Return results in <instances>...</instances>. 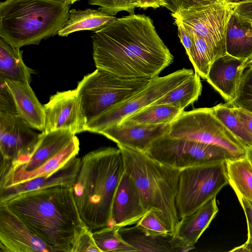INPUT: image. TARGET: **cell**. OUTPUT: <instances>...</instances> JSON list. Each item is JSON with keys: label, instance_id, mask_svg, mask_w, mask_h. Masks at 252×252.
I'll list each match as a JSON object with an SVG mask.
<instances>
[{"label": "cell", "instance_id": "6da1fadb", "mask_svg": "<svg viewBox=\"0 0 252 252\" xmlns=\"http://www.w3.org/2000/svg\"><path fill=\"white\" fill-rule=\"evenodd\" d=\"M92 38L96 68L121 78L152 79L173 62L152 20L144 14L117 18Z\"/></svg>", "mask_w": 252, "mask_h": 252}, {"label": "cell", "instance_id": "7a4b0ae2", "mask_svg": "<svg viewBox=\"0 0 252 252\" xmlns=\"http://www.w3.org/2000/svg\"><path fill=\"white\" fill-rule=\"evenodd\" d=\"M52 252H73L82 220L72 186H56L20 193L0 200Z\"/></svg>", "mask_w": 252, "mask_h": 252}, {"label": "cell", "instance_id": "3957f363", "mask_svg": "<svg viewBox=\"0 0 252 252\" xmlns=\"http://www.w3.org/2000/svg\"><path fill=\"white\" fill-rule=\"evenodd\" d=\"M124 171L119 148H99L81 158L72 188L80 217L91 230L109 225L113 199Z\"/></svg>", "mask_w": 252, "mask_h": 252}, {"label": "cell", "instance_id": "277c9868", "mask_svg": "<svg viewBox=\"0 0 252 252\" xmlns=\"http://www.w3.org/2000/svg\"><path fill=\"white\" fill-rule=\"evenodd\" d=\"M63 0H6L0 3V37L16 48L38 45L58 34L68 18Z\"/></svg>", "mask_w": 252, "mask_h": 252}, {"label": "cell", "instance_id": "5b68a950", "mask_svg": "<svg viewBox=\"0 0 252 252\" xmlns=\"http://www.w3.org/2000/svg\"><path fill=\"white\" fill-rule=\"evenodd\" d=\"M124 170L132 179L147 210L159 215L172 234L180 220L176 205L180 169L164 165L146 153L123 145Z\"/></svg>", "mask_w": 252, "mask_h": 252}, {"label": "cell", "instance_id": "8992f818", "mask_svg": "<svg viewBox=\"0 0 252 252\" xmlns=\"http://www.w3.org/2000/svg\"><path fill=\"white\" fill-rule=\"evenodd\" d=\"M151 80L121 78L99 68L85 75L76 89L87 124L133 96Z\"/></svg>", "mask_w": 252, "mask_h": 252}, {"label": "cell", "instance_id": "52a82bcc", "mask_svg": "<svg viewBox=\"0 0 252 252\" xmlns=\"http://www.w3.org/2000/svg\"><path fill=\"white\" fill-rule=\"evenodd\" d=\"M172 137L221 147L233 159L247 156V148L215 115L213 108L184 111L170 124Z\"/></svg>", "mask_w": 252, "mask_h": 252}, {"label": "cell", "instance_id": "ba28073f", "mask_svg": "<svg viewBox=\"0 0 252 252\" xmlns=\"http://www.w3.org/2000/svg\"><path fill=\"white\" fill-rule=\"evenodd\" d=\"M225 161L213 162L180 170L176 197L180 220L198 209L229 184Z\"/></svg>", "mask_w": 252, "mask_h": 252}, {"label": "cell", "instance_id": "9c48e42d", "mask_svg": "<svg viewBox=\"0 0 252 252\" xmlns=\"http://www.w3.org/2000/svg\"><path fill=\"white\" fill-rule=\"evenodd\" d=\"M234 8V3L226 1L181 10L171 16L174 21L203 38L212 48L216 60L227 54L226 36Z\"/></svg>", "mask_w": 252, "mask_h": 252}, {"label": "cell", "instance_id": "30bf717a", "mask_svg": "<svg viewBox=\"0 0 252 252\" xmlns=\"http://www.w3.org/2000/svg\"><path fill=\"white\" fill-rule=\"evenodd\" d=\"M145 153L164 165L180 170L233 159L221 147L172 137L168 133L155 140Z\"/></svg>", "mask_w": 252, "mask_h": 252}, {"label": "cell", "instance_id": "8fae6325", "mask_svg": "<svg viewBox=\"0 0 252 252\" xmlns=\"http://www.w3.org/2000/svg\"><path fill=\"white\" fill-rule=\"evenodd\" d=\"M194 72L183 68L162 77L151 80L142 90L123 103L88 122L85 131L99 133L105 128L147 107L175 88Z\"/></svg>", "mask_w": 252, "mask_h": 252}, {"label": "cell", "instance_id": "7c38bea8", "mask_svg": "<svg viewBox=\"0 0 252 252\" xmlns=\"http://www.w3.org/2000/svg\"><path fill=\"white\" fill-rule=\"evenodd\" d=\"M18 114L0 112V163L18 165L28 161L38 135Z\"/></svg>", "mask_w": 252, "mask_h": 252}, {"label": "cell", "instance_id": "4fadbf2b", "mask_svg": "<svg viewBox=\"0 0 252 252\" xmlns=\"http://www.w3.org/2000/svg\"><path fill=\"white\" fill-rule=\"evenodd\" d=\"M43 131L69 129L75 134L85 131L87 121L77 89L57 92L44 105Z\"/></svg>", "mask_w": 252, "mask_h": 252}, {"label": "cell", "instance_id": "5bb4252c", "mask_svg": "<svg viewBox=\"0 0 252 252\" xmlns=\"http://www.w3.org/2000/svg\"><path fill=\"white\" fill-rule=\"evenodd\" d=\"M0 252H52L16 215L0 203Z\"/></svg>", "mask_w": 252, "mask_h": 252}, {"label": "cell", "instance_id": "9a60e30c", "mask_svg": "<svg viewBox=\"0 0 252 252\" xmlns=\"http://www.w3.org/2000/svg\"><path fill=\"white\" fill-rule=\"evenodd\" d=\"M147 211L132 179L124 170L113 199L109 226L120 228L135 224Z\"/></svg>", "mask_w": 252, "mask_h": 252}, {"label": "cell", "instance_id": "2e32d148", "mask_svg": "<svg viewBox=\"0 0 252 252\" xmlns=\"http://www.w3.org/2000/svg\"><path fill=\"white\" fill-rule=\"evenodd\" d=\"M170 125H113L100 131L102 134L117 143L146 152L152 143L168 133Z\"/></svg>", "mask_w": 252, "mask_h": 252}, {"label": "cell", "instance_id": "e0dca14e", "mask_svg": "<svg viewBox=\"0 0 252 252\" xmlns=\"http://www.w3.org/2000/svg\"><path fill=\"white\" fill-rule=\"evenodd\" d=\"M75 135L70 130L65 129L42 131L28 161L18 165L0 163V174L31 171L38 168L64 149Z\"/></svg>", "mask_w": 252, "mask_h": 252}, {"label": "cell", "instance_id": "ac0fdd59", "mask_svg": "<svg viewBox=\"0 0 252 252\" xmlns=\"http://www.w3.org/2000/svg\"><path fill=\"white\" fill-rule=\"evenodd\" d=\"M219 209L214 196L193 213L180 220L173 235L180 252L195 248L194 244L208 227Z\"/></svg>", "mask_w": 252, "mask_h": 252}, {"label": "cell", "instance_id": "d6986e66", "mask_svg": "<svg viewBox=\"0 0 252 252\" xmlns=\"http://www.w3.org/2000/svg\"><path fill=\"white\" fill-rule=\"evenodd\" d=\"M246 68L245 61L227 54L212 63L206 80L227 102H231Z\"/></svg>", "mask_w": 252, "mask_h": 252}, {"label": "cell", "instance_id": "ffe728a7", "mask_svg": "<svg viewBox=\"0 0 252 252\" xmlns=\"http://www.w3.org/2000/svg\"><path fill=\"white\" fill-rule=\"evenodd\" d=\"M80 164L81 158L75 157L49 175L0 188V200L20 193L56 186H73Z\"/></svg>", "mask_w": 252, "mask_h": 252}, {"label": "cell", "instance_id": "44dd1931", "mask_svg": "<svg viewBox=\"0 0 252 252\" xmlns=\"http://www.w3.org/2000/svg\"><path fill=\"white\" fill-rule=\"evenodd\" d=\"M3 81L12 96L18 114L32 128L43 131L45 118L44 107L30 85L15 81Z\"/></svg>", "mask_w": 252, "mask_h": 252}, {"label": "cell", "instance_id": "7402d4cb", "mask_svg": "<svg viewBox=\"0 0 252 252\" xmlns=\"http://www.w3.org/2000/svg\"><path fill=\"white\" fill-rule=\"evenodd\" d=\"M79 149V141L75 135L64 149L38 168L31 171L8 172L0 174V188L49 175L76 157Z\"/></svg>", "mask_w": 252, "mask_h": 252}, {"label": "cell", "instance_id": "603a6c76", "mask_svg": "<svg viewBox=\"0 0 252 252\" xmlns=\"http://www.w3.org/2000/svg\"><path fill=\"white\" fill-rule=\"evenodd\" d=\"M119 232L123 239L137 252H178L172 234L152 233L136 224L120 228Z\"/></svg>", "mask_w": 252, "mask_h": 252}, {"label": "cell", "instance_id": "cb8c5ba5", "mask_svg": "<svg viewBox=\"0 0 252 252\" xmlns=\"http://www.w3.org/2000/svg\"><path fill=\"white\" fill-rule=\"evenodd\" d=\"M226 53L247 63L252 58V24L236 12L232 15L226 36Z\"/></svg>", "mask_w": 252, "mask_h": 252}, {"label": "cell", "instance_id": "d4e9b609", "mask_svg": "<svg viewBox=\"0 0 252 252\" xmlns=\"http://www.w3.org/2000/svg\"><path fill=\"white\" fill-rule=\"evenodd\" d=\"M117 18L97 9L85 10L72 9L69 11L68 18L58 34L67 36L69 34L81 31L96 32L103 28Z\"/></svg>", "mask_w": 252, "mask_h": 252}, {"label": "cell", "instance_id": "484cf974", "mask_svg": "<svg viewBox=\"0 0 252 252\" xmlns=\"http://www.w3.org/2000/svg\"><path fill=\"white\" fill-rule=\"evenodd\" d=\"M23 51L0 37V80L30 84L32 70L23 60Z\"/></svg>", "mask_w": 252, "mask_h": 252}, {"label": "cell", "instance_id": "4316f807", "mask_svg": "<svg viewBox=\"0 0 252 252\" xmlns=\"http://www.w3.org/2000/svg\"><path fill=\"white\" fill-rule=\"evenodd\" d=\"M184 111L170 104L150 105L122 120L120 125H170Z\"/></svg>", "mask_w": 252, "mask_h": 252}, {"label": "cell", "instance_id": "83f0119b", "mask_svg": "<svg viewBox=\"0 0 252 252\" xmlns=\"http://www.w3.org/2000/svg\"><path fill=\"white\" fill-rule=\"evenodd\" d=\"M202 88L200 77L196 72H195L192 75L151 105L170 104L184 111L186 107L198 99L201 94Z\"/></svg>", "mask_w": 252, "mask_h": 252}, {"label": "cell", "instance_id": "f1b7e54d", "mask_svg": "<svg viewBox=\"0 0 252 252\" xmlns=\"http://www.w3.org/2000/svg\"><path fill=\"white\" fill-rule=\"evenodd\" d=\"M225 162L229 184L235 193L252 200V164L249 158L246 156Z\"/></svg>", "mask_w": 252, "mask_h": 252}, {"label": "cell", "instance_id": "f546056e", "mask_svg": "<svg viewBox=\"0 0 252 252\" xmlns=\"http://www.w3.org/2000/svg\"><path fill=\"white\" fill-rule=\"evenodd\" d=\"M212 108L216 117L246 148H252V135L236 115L231 103H220Z\"/></svg>", "mask_w": 252, "mask_h": 252}, {"label": "cell", "instance_id": "4dcf8cb0", "mask_svg": "<svg viewBox=\"0 0 252 252\" xmlns=\"http://www.w3.org/2000/svg\"><path fill=\"white\" fill-rule=\"evenodd\" d=\"M190 32L193 37V46L188 55L195 72L206 80L211 65L215 60L214 52L203 38Z\"/></svg>", "mask_w": 252, "mask_h": 252}, {"label": "cell", "instance_id": "1f68e13d", "mask_svg": "<svg viewBox=\"0 0 252 252\" xmlns=\"http://www.w3.org/2000/svg\"><path fill=\"white\" fill-rule=\"evenodd\" d=\"M120 228L107 226L93 233L101 252H136V250L126 242L120 235Z\"/></svg>", "mask_w": 252, "mask_h": 252}, {"label": "cell", "instance_id": "d6a6232c", "mask_svg": "<svg viewBox=\"0 0 252 252\" xmlns=\"http://www.w3.org/2000/svg\"><path fill=\"white\" fill-rule=\"evenodd\" d=\"M234 107L242 108L252 113V63L245 69L235 99L229 102Z\"/></svg>", "mask_w": 252, "mask_h": 252}, {"label": "cell", "instance_id": "836d02e7", "mask_svg": "<svg viewBox=\"0 0 252 252\" xmlns=\"http://www.w3.org/2000/svg\"><path fill=\"white\" fill-rule=\"evenodd\" d=\"M91 5L99 6V9L112 16H115L122 11L128 12L130 14H134L136 7L139 5V0H89Z\"/></svg>", "mask_w": 252, "mask_h": 252}, {"label": "cell", "instance_id": "e575fe53", "mask_svg": "<svg viewBox=\"0 0 252 252\" xmlns=\"http://www.w3.org/2000/svg\"><path fill=\"white\" fill-rule=\"evenodd\" d=\"M149 232L160 234H172L158 213L150 209L135 224Z\"/></svg>", "mask_w": 252, "mask_h": 252}, {"label": "cell", "instance_id": "d590c367", "mask_svg": "<svg viewBox=\"0 0 252 252\" xmlns=\"http://www.w3.org/2000/svg\"><path fill=\"white\" fill-rule=\"evenodd\" d=\"M163 6L168 9L171 14L193 7L216 3H222L227 0H161Z\"/></svg>", "mask_w": 252, "mask_h": 252}, {"label": "cell", "instance_id": "8d00e7d4", "mask_svg": "<svg viewBox=\"0 0 252 252\" xmlns=\"http://www.w3.org/2000/svg\"><path fill=\"white\" fill-rule=\"evenodd\" d=\"M92 230L87 227L81 233L73 252H101L93 237Z\"/></svg>", "mask_w": 252, "mask_h": 252}, {"label": "cell", "instance_id": "74e56055", "mask_svg": "<svg viewBox=\"0 0 252 252\" xmlns=\"http://www.w3.org/2000/svg\"><path fill=\"white\" fill-rule=\"evenodd\" d=\"M0 112L18 114L12 95L8 91L5 82L0 80Z\"/></svg>", "mask_w": 252, "mask_h": 252}, {"label": "cell", "instance_id": "f35d334b", "mask_svg": "<svg viewBox=\"0 0 252 252\" xmlns=\"http://www.w3.org/2000/svg\"><path fill=\"white\" fill-rule=\"evenodd\" d=\"M174 23L177 27L178 37L188 55L193 46L192 33L182 23L174 21Z\"/></svg>", "mask_w": 252, "mask_h": 252}, {"label": "cell", "instance_id": "ab89813d", "mask_svg": "<svg viewBox=\"0 0 252 252\" xmlns=\"http://www.w3.org/2000/svg\"><path fill=\"white\" fill-rule=\"evenodd\" d=\"M238 200L246 215L248 228L247 239L252 238V200L236 193Z\"/></svg>", "mask_w": 252, "mask_h": 252}, {"label": "cell", "instance_id": "60d3db41", "mask_svg": "<svg viewBox=\"0 0 252 252\" xmlns=\"http://www.w3.org/2000/svg\"><path fill=\"white\" fill-rule=\"evenodd\" d=\"M235 3L234 11L245 20L252 22V0H246Z\"/></svg>", "mask_w": 252, "mask_h": 252}, {"label": "cell", "instance_id": "b9f144b4", "mask_svg": "<svg viewBox=\"0 0 252 252\" xmlns=\"http://www.w3.org/2000/svg\"><path fill=\"white\" fill-rule=\"evenodd\" d=\"M233 109L236 115L252 135V113L240 108L233 107Z\"/></svg>", "mask_w": 252, "mask_h": 252}, {"label": "cell", "instance_id": "7bdbcfd3", "mask_svg": "<svg viewBox=\"0 0 252 252\" xmlns=\"http://www.w3.org/2000/svg\"><path fill=\"white\" fill-rule=\"evenodd\" d=\"M139 5L138 7L146 9L149 7L157 8L163 6L161 0H139Z\"/></svg>", "mask_w": 252, "mask_h": 252}, {"label": "cell", "instance_id": "ee69618b", "mask_svg": "<svg viewBox=\"0 0 252 252\" xmlns=\"http://www.w3.org/2000/svg\"><path fill=\"white\" fill-rule=\"evenodd\" d=\"M230 252H249V251L244 243L241 246L234 248L233 249L230 250Z\"/></svg>", "mask_w": 252, "mask_h": 252}, {"label": "cell", "instance_id": "f6af8a7d", "mask_svg": "<svg viewBox=\"0 0 252 252\" xmlns=\"http://www.w3.org/2000/svg\"><path fill=\"white\" fill-rule=\"evenodd\" d=\"M245 244L249 252H252V238L247 239Z\"/></svg>", "mask_w": 252, "mask_h": 252}, {"label": "cell", "instance_id": "bcb514c9", "mask_svg": "<svg viewBox=\"0 0 252 252\" xmlns=\"http://www.w3.org/2000/svg\"><path fill=\"white\" fill-rule=\"evenodd\" d=\"M247 156L252 164V148L247 149Z\"/></svg>", "mask_w": 252, "mask_h": 252}, {"label": "cell", "instance_id": "7dc6e473", "mask_svg": "<svg viewBox=\"0 0 252 252\" xmlns=\"http://www.w3.org/2000/svg\"><path fill=\"white\" fill-rule=\"evenodd\" d=\"M63 0L70 5V4H73L74 3H75V2H76L77 1H79V0Z\"/></svg>", "mask_w": 252, "mask_h": 252}, {"label": "cell", "instance_id": "c3c4849f", "mask_svg": "<svg viewBox=\"0 0 252 252\" xmlns=\"http://www.w3.org/2000/svg\"><path fill=\"white\" fill-rule=\"evenodd\" d=\"M228 2L232 3H236L238 2L246 0H227Z\"/></svg>", "mask_w": 252, "mask_h": 252}, {"label": "cell", "instance_id": "681fc988", "mask_svg": "<svg viewBox=\"0 0 252 252\" xmlns=\"http://www.w3.org/2000/svg\"><path fill=\"white\" fill-rule=\"evenodd\" d=\"M250 63H252V58L247 63V66Z\"/></svg>", "mask_w": 252, "mask_h": 252}, {"label": "cell", "instance_id": "f907efd6", "mask_svg": "<svg viewBox=\"0 0 252 252\" xmlns=\"http://www.w3.org/2000/svg\"><path fill=\"white\" fill-rule=\"evenodd\" d=\"M251 23H252V22Z\"/></svg>", "mask_w": 252, "mask_h": 252}]
</instances>
